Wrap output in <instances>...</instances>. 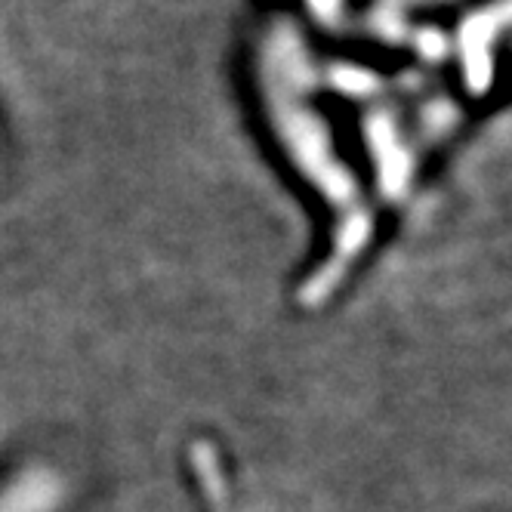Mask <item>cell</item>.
Wrapping results in <instances>:
<instances>
[{"label":"cell","instance_id":"cell-1","mask_svg":"<svg viewBox=\"0 0 512 512\" xmlns=\"http://www.w3.org/2000/svg\"><path fill=\"white\" fill-rule=\"evenodd\" d=\"M56 500H59L56 482L47 472H34L0 494V512H53Z\"/></svg>","mask_w":512,"mask_h":512}]
</instances>
